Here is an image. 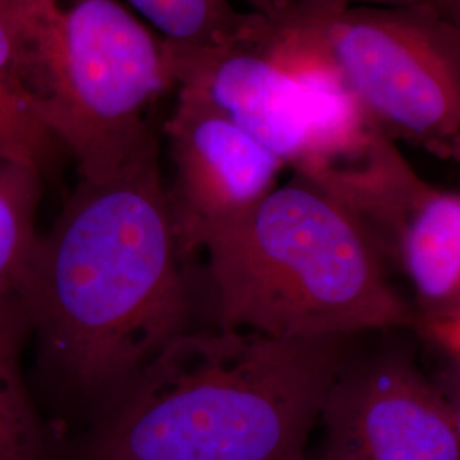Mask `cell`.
I'll return each mask as SVG.
<instances>
[{
	"mask_svg": "<svg viewBox=\"0 0 460 460\" xmlns=\"http://www.w3.org/2000/svg\"><path fill=\"white\" fill-rule=\"evenodd\" d=\"M161 148L108 181L79 180L19 288L43 357L104 418L190 324Z\"/></svg>",
	"mask_w": 460,
	"mask_h": 460,
	"instance_id": "1",
	"label": "cell"
},
{
	"mask_svg": "<svg viewBox=\"0 0 460 460\" xmlns=\"http://www.w3.org/2000/svg\"><path fill=\"white\" fill-rule=\"evenodd\" d=\"M351 340L188 331L66 460H305Z\"/></svg>",
	"mask_w": 460,
	"mask_h": 460,
	"instance_id": "2",
	"label": "cell"
},
{
	"mask_svg": "<svg viewBox=\"0 0 460 460\" xmlns=\"http://www.w3.org/2000/svg\"><path fill=\"white\" fill-rule=\"evenodd\" d=\"M218 329L273 338L420 326L360 220L300 172L203 247Z\"/></svg>",
	"mask_w": 460,
	"mask_h": 460,
	"instance_id": "3",
	"label": "cell"
},
{
	"mask_svg": "<svg viewBox=\"0 0 460 460\" xmlns=\"http://www.w3.org/2000/svg\"><path fill=\"white\" fill-rule=\"evenodd\" d=\"M19 98L85 181L161 148L152 111L176 89L164 38L123 0H0Z\"/></svg>",
	"mask_w": 460,
	"mask_h": 460,
	"instance_id": "4",
	"label": "cell"
},
{
	"mask_svg": "<svg viewBox=\"0 0 460 460\" xmlns=\"http://www.w3.org/2000/svg\"><path fill=\"white\" fill-rule=\"evenodd\" d=\"M300 2L378 130L460 164V26L427 5Z\"/></svg>",
	"mask_w": 460,
	"mask_h": 460,
	"instance_id": "5",
	"label": "cell"
},
{
	"mask_svg": "<svg viewBox=\"0 0 460 460\" xmlns=\"http://www.w3.org/2000/svg\"><path fill=\"white\" fill-rule=\"evenodd\" d=\"M305 176L345 203L408 279L420 326L459 317L460 191L425 181L377 127L358 157Z\"/></svg>",
	"mask_w": 460,
	"mask_h": 460,
	"instance_id": "6",
	"label": "cell"
},
{
	"mask_svg": "<svg viewBox=\"0 0 460 460\" xmlns=\"http://www.w3.org/2000/svg\"><path fill=\"white\" fill-rule=\"evenodd\" d=\"M319 421V460H460L447 397L401 349L349 357Z\"/></svg>",
	"mask_w": 460,
	"mask_h": 460,
	"instance_id": "7",
	"label": "cell"
},
{
	"mask_svg": "<svg viewBox=\"0 0 460 460\" xmlns=\"http://www.w3.org/2000/svg\"><path fill=\"white\" fill-rule=\"evenodd\" d=\"M266 16L251 33L212 49L169 45L176 89L212 104L296 172L336 163V148L311 94L264 43Z\"/></svg>",
	"mask_w": 460,
	"mask_h": 460,
	"instance_id": "8",
	"label": "cell"
},
{
	"mask_svg": "<svg viewBox=\"0 0 460 460\" xmlns=\"http://www.w3.org/2000/svg\"><path fill=\"white\" fill-rule=\"evenodd\" d=\"M163 133L172 180L165 195L182 260L275 186L285 163L195 94L176 89Z\"/></svg>",
	"mask_w": 460,
	"mask_h": 460,
	"instance_id": "9",
	"label": "cell"
},
{
	"mask_svg": "<svg viewBox=\"0 0 460 460\" xmlns=\"http://www.w3.org/2000/svg\"><path fill=\"white\" fill-rule=\"evenodd\" d=\"M30 334L21 298L0 300V460H53L57 438L22 374V348Z\"/></svg>",
	"mask_w": 460,
	"mask_h": 460,
	"instance_id": "10",
	"label": "cell"
},
{
	"mask_svg": "<svg viewBox=\"0 0 460 460\" xmlns=\"http://www.w3.org/2000/svg\"><path fill=\"white\" fill-rule=\"evenodd\" d=\"M176 49H212L241 40L275 13L279 0H125Z\"/></svg>",
	"mask_w": 460,
	"mask_h": 460,
	"instance_id": "11",
	"label": "cell"
},
{
	"mask_svg": "<svg viewBox=\"0 0 460 460\" xmlns=\"http://www.w3.org/2000/svg\"><path fill=\"white\" fill-rule=\"evenodd\" d=\"M41 178L40 167L0 155V300L19 296L40 243L36 215Z\"/></svg>",
	"mask_w": 460,
	"mask_h": 460,
	"instance_id": "12",
	"label": "cell"
},
{
	"mask_svg": "<svg viewBox=\"0 0 460 460\" xmlns=\"http://www.w3.org/2000/svg\"><path fill=\"white\" fill-rule=\"evenodd\" d=\"M58 150L19 98L0 31V155L26 161L45 172Z\"/></svg>",
	"mask_w": 460,
	"mask_h": 460,
	"instance_id": "13",
	"label": "cell"
},
{
	"mask_svg": "<svg viewBox=\"0 0 460 460\" xmlns=\"http://www.w3.org/2000/svg\"><path fill=\"white\" fill-rule=\"evenodd\" d=\"M348 4H382V5H427L460 26V0H346Z\"/></svg>",
	"mask_w": 460,
	"mask_h": 460,
	"instance_id": "14",
	"label": "cell"
},
{
	"mask_svg": "<svg viewBox=\"0 0 460 460\" xmlns=\"http://www.w3.org/2000/svg\"><path fill=\"white\" fill-rule=\"evenodd\" d=\"M440 391L444 393L452 412H454V421H456V429L459 437L460 447V362L454 360V363L445 370L440 376V380L435 382Z\"/></svg>",
	"mask_w": 460,
	"mask_h": 460,
	"instance_id": "15",
	"label": "cell"
}]
</instances>
